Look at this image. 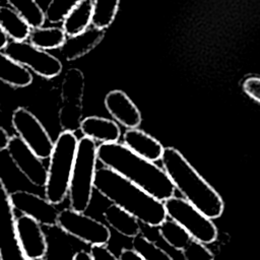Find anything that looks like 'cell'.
Returning a JSON list of instances; mask_svg holds the SVG:
<instances>
[{
  "instance_id": "33",
  "label": "cell",
  "mask_w": 260,
  "mask_h": 260,
  "mask_svg": "<svg viewBox=\"0 0 260 260\" xmlns=\"http://www.w3.org/2000/svg\"><path fill=\"white\" fill-rule=\"evenodd\" d=\"M119 260H144V258L133 249H122L119 255Z\"/></svg>"
},
{
  "instance_id": "5",
  "label": "cell",
  "mask_w": 260,
  "mask_h": 260,
  "mask_svg": "<svg viewBox=\"0 0 260 260\" xmlns=\"http://www.w3.org/2000/svg\"><path fill=\"white\" fill-rule=\"evenodd\" d=\"M98 146L95 141L82 137L78 140L76 155L69 185L70 208L84 212L91 201L96 172Z\"/></svg>"
},
{
  "instance_id": "28",
  "label": "cell",
  "mask_w": 260,
  "mask_h": 260,
  "mask_svg": "<svg viewBox=\"0 0 260 260\" xmlns=\"http://www.w3.org/2000/svg\"><path fill=\"white\" fill-rule=\"evenodd\" d=\"M132 249L144 260H174L165 250L140 234L132 239Z\"/></svg>"
},
{
  "instance_id": "30",
  "label": "cell",
  "mask_w": 260,
  "mask_h": 260,
  "mask_svg": "<svg viewBox=\"0 0 260 260\" xmlns=\"http://www.w3.org/2000/svg\"><path fill=\"white\" fill-rule=\"evenodd\" d=\"M182 254L185 260H214L212 252L206 245L193 239L182 250Z\"/></svg>"
},
{
  "instance_id": "4",
  "label": "cell",
  "mask_w": 260,
  "mask_h": 260,
  "mask_svg": "<svg viewBox=\"0 0 260 260\" xmlns=\"http://www.w3.org/2000/svg\"><path fill=\"white\" fill-rule=\"evenodd\" d=\"M78 140L74 132L63 131L59 134L50 155L45 197L57 205L68 195Z\"/></svg>"
},
{
  "instance_id": "13",
  "label": "cell",
  "mask_w": 260,
  "mask_h": 260,
  "mask_svg": "<svg viewBox=\"0 0 260 260\" xmlns=\"http://www.w3.org/2000/svg\"><path fill=\"white\" fill-rule=\"evenodd\" d=\"M16 234L20 249L26 260H41L48 251V244L41 224L29 216L16 218Z\"/></svg>"
},
{
  "instance_id": "11",
  "label": "cell",
  "mask_w": 260,
  "mask_h": 260,
  "mask_svg": "<svg viewBox=\"0 0 260 260\" xmlns=\"http://www.w3.org/2000/svg\"><path fill=\"white\" fill-rule=\"evenodd\" d=\"M6 150L16 168L32 185L46 186L48 168L18 135L10 136Z\"/></svg>"
},
{
  "instance_id": "10",
  "label": "cell",
  "mask_w": 260,
  "mask_h": 260,
  "mask_svg": "<svg viewBox=\"0 0 260 260\" xmlns=\"http://www.w3.org/2000/svg\"><path fill=\"white\" fill-rule=\"evenodd\" d=\"M15 221L9 193L0 177V260H26L17 240Z\"/></svg>"
},
{
  "instance_id": "18",
  "label": "cell",
  "mask_w": 260,
  "mask_h": 260,
  "mask_svg": "<svg viewBox=\"0 0 260 260\" xmlns=\"http://www.w3.org/2000/svg\"><path fill=\"white\" fill-rule=\"evenodd\" d=\"M103 216L110 228L127 238H135L140 234L139 221L129 212L116 204L109 205Z\"/></svg>"
},
{
  "instance_id": "27",
  "label": "cell",
  "mask_w": 260,
  "mask_h": 260,
  "mask_svg": "<svg viewBox=\"0 0 260 260\" xmlns=\"http://www.w3.org/2000/svg\"><path fill=\"white\" fill-rule=\"evenodd\" d=\"M82 103H62L59 110V122L63 131L74 132L80 129L82 122Z\"/></svg>"
},
{
  "instance_id": "35",
  "label": "cell",
  "mask_w": 260,
  "mask_h": 260,
  "mask_svg": "<svg viewBox=\"0 0 260 260\" xmlns=\"http://www.w3.org/2000/svg\"><path fill=\"white\" fill-rule=\"evenodd\" d=\"M72 260H93L91 255L89 254V252H85L83 250L76 252L73 257Z\"/></svg>"
},
{
  "instance_id": "22",
  "label": "cell",
  "mask_w": 260,
  "mask_h": 260,
  "mask_svg": "<svg viewBox=\"0 0 260 260\" xmlns=\"http://www.w3.org/2000/svg\"><path fill=\"white\" fill-rule=\"evenodd\" d=\"M84 87L83 73L77 68H70L62 80L61 103H82Z\"/></svg>"
},
{
  "instance_id": "15",
  "label": "cell",
  "mask_w": 260,
  "mask_h": 260,
  "mask_svg": "<svg viewBox=\"0 0 260 260\" xmlns=\"http://www.w3.org/2000/svg\"><path fill=\"white\" fill-rule=\"evenodd\" d=\"M104 37L105 29L92 25L78 35L67 37L60 47V53L67 61L75 60L94 49Z\"/></svg>"
},
{
  "instance_id": "25",
  "label": "cell",
  "mask_w": 260,
  "mask_h": 260,
  "mask_svg": "<svg viewBox=\"0 0 260 260\" xmlns=\"http://www.w3.org/2000/svg\"><path fill=\"white\" fill-rule=\"evenodd\" d=\"M120 0H93L91 24L105 29L114 21Z\"/></svg>"
},
{
  "instance_id": "31",
  "label": "cell",
  "mask_w": 260,
  "mask_h": 260,
  "mask_svg": "<svg viewBox=\"0 0 260 260\" xmlns=\"http://www.w3.org/2000/svg\"><path fill=\"white\" fill-rule=\"evenodd\" d=\"M243 88L245 92L260 103V77H249L243 83Z\"/></svg>"
},
{
  "instance_id": "16",
  "label": "cell",
  "mask_w": 260,
  "mask_h": 260,
  "mask_svg": "<svg viewBox=\"0 0 260 260\" xmlns=\"http://www.w3.org/2000/svg\"><path fill=\"white\" fill-rule=\"evenodd\" d=\"M123 142L131 151L153 162L161 158L165 149L157 139L137 128L126 130L123 134Z\"/></svg>"
},
{
  "instance_id": "19",
  "label": "cell",
  "mask_w": 260,
  "mask_h": 260,
  "mask_svg": "<svg viewBox=\"0 0 260 260\" xmlns=\"http://www.w3.org/2000/svg\"><path fill=\"white\" fill-rule=\"evenodd\" d=\"M0 26L12 41L23 42L29 37L31 26L11 7L0 6Z\"/></svg>"
},
{
  "instance_id": "37",
  "label": "cell",
  "mask_w": 260,
  "mask_h": 260,
  "mask_svg": "<svg viewBox=\"0 0 260 260\" xmlns=\"http://www.w3.org/2000/svg\"><path fill=\"white\" fill-rule=\"evenodd\" d=\"M0 6H2V2H1V0H0Z\"/></svg>"
},
{
  "instance_id": "9",
  "label": "cell",
  "mask_w": 260,
  "mask_h": 260,
  "mask_svg": "<svg viewBox=\"0 0 260 260\" xmlns=\"http://www.w3.org/2000/svg\"><path fill=\"white\" fill-rule=\"evenodd\" d=\"M11 123L18 136L40 158L50 157L54 142L43 124L31 112L22 107L15 109Z\"/></svg>"
},
{
  "instance_id": "24",
  "label": "cell",
  "mask_w": 260,
  "mask_h": 260,
  "mask_svg": "<svg viewBox=\"0 0 260 260\" xmlns=\"http://www.w3.org/2000/svg\"><path fill=\"white\" fill-rule=\"evenodd\" d=\"M161 238L174 249L183 250L192 240L188 232L175 220L167 217L158 226Z\"/></svg>"
},
{
  "instance_id": "29",
  "label": "cell",
  "mask_w": 260,
  "mask_h": 260,
  "mask_svg": "<svg viewBox=\"0 0 260 260\" xmlns=\"http://www.w3.org/2000/svg\"><path fill=\"white\" fill-rule=\"evenodd\" d=\"M81 0H51L45 13V18L50 23L63 22L65 17Z\"/></svg>"
},
{
  "instance_id": "8",
  "label": "cell",
  "mask_w": 260,
  "mask_h": 260,
  "mask_svg": "<svg viewBox=\"0 0 260 260\" xmlns=\"http://www.w3.org/2000/svg\"><path fill=\"white\" fill-rule=\"evenodd\" d=\"M57 225L66 234L91 246L107 245L111 239V232L106 224L72 208L60 210Z\"/></svg>"
},
{
  "instance_id": "17",
  "label": "cell",
  "mask_w": 260,
  "mask_h": 260,
  "mask_svg": "<svg viewBox=\"0 0 260 260\" xmlns=\"http://www.w3.org/2000/svg\"><path fill=\"white\" fill-rule=\"evenodd\" d=\"M80 131L84 137L102 143L118 142L121 135V129L116 122L98 116L84 118L80 125Z\"/></svg>"
},
{
  "instance_id": "7",
  "label": "cell",
  "mask_w": 260,
  "mask_h": 260,
  "mask_svg": "<svg viewBox=\"0 0 260 260\" xmlns=\"http://www.w3.org/2000/svg\"><path fill=\"white\" fill-rule=\"evenodd\" d=\"M3 53L15 63L31 69L45 78H53L62 71L61 61L28 42H8Z\"/></svg>"
},
{
  "instance_id": "32",
  "label": "cell",
  "mask_w": 260,
  "mask_h": 260,
  "mask_svg": "<svg viewBox=\"0 0 260 260\" xmlns=\"http://www.w3.org/2000/svg\"><path fill=\"white\" fill-rule=\"evenodd\" d=\"M89 254L93 260H119L106 245L91 246Z\"/></svg>"
},
{
  "instance_id": "14",
  "label": "cell",
  "mask_w": 260,
  "mask_h": 260,
  "mask_svg": "<svg viewBox=\"0 0 260 260\" xmlns=\"http://www.w3.org/2000/svg\"><path fill=\"white\" fill-rule=\"evenodd\" d=\"M104 104L109 114L122 126L133 129L141 124L140 111L124 91L111 90L107 93Z\"/></svg>"
},
{
  "instance_id": "36",
  "label": "cell",
  "mask_w": 260,
  "mask_h": 260,
  "mask_svg": "<svg viewBox=\"0 0 260 260\" xmlns=\"http://www.w3.org/2000/svg\"><path fill=\"white\" fill-rule=\"evenodd\" d=\"M7 44H8L7 35L5 34V31L0 26V50H4V48L7 46Z\"/></svg>"
},
{
  "instance_id": "23",
  "label": "cell",
  "mask_w": 260,
  "mask_h": 260,
  "mask_svg": "<svg viewBox=\"0 0 260 260\" xmlns=\"http://www.w3.org/2000/svg\"><path fill=\"white\" fill-rule=\"evenodd\" d=\"M67 36L62 27H31L29 32V43L42 50H52L60 48Z\"/></svg>"
},
{
  "instance_id": "1",
  "label": "cell",
  "mask_w": 260,
  "mask_h": 260,
  "mask_svg": "<svg viewBox=\"0 0 260 260\" xmlns=\"http://www.w3.org/2000/svg\"><path fill=\"white\" fill-rule=\"evenodd\" d=\"M98 160L162 202L175 194L176 188L164 169L122 143H101Z\"/></svg>"
},
{
  "instance_id": "12",
  "label": "cell",
  "mask_w": 260,
  "mask_h": 260,
  "mask_svg": "<svg viewBox=\"0 0 260 260\" xmlns=\"http://www.w3.org/2000/svg\"><path fill=\"white\" fill-rule=\"evenodd\" d=\"M9 197L13 209L18 210L23 215L31 217L43 225H57L60 210L46 197L43 198L38 194L22 190L10 193Z\"/></svg>"
},
{
  "instance_id": "20",
  "label": "cell",
  "mask_w": 260,
  "mask_h": 260,
  "mask_svg": "<svg viewBox=\"0 0 260 260\" xmlns=\"http://www.w3.org/2000/svg\"><path fill=\"white\" fill-rule=\"evenodd\" d=\"M92 0H81L65 17L62 28L67 37L78 35L88 28L92 19Z\"/></svg>"
},
{
  "instance_id": "6",
  "label": "cell",
  "mask_w": 260,
  "mask_h": 260,
  "mask_svg": "<svg viewBox=\"0 0 260 260\" xmlns=\"http://www.w3.org/2000/svg\"><path fill=\"white\" fill-rule=\"evenodd\" d=\"M164 204L167 216L183 226L193 240L206 245L217 239V229L212 219L183 197L174 195Z\"/></svg>"
},
{
  "instance_id": "3",
  "label": "cell",
  "mask_w": 260,
  "mask_h": 260,
  "mask_svg": "<svg viewBox=\"0 0 260 260\" xmlns=\"http://www.w3.org/2000/svg\"><path fill=\"white\" fill-rule=\"evenodd\" d=\"M160 160L162 169L184 199L211 219L222 214L224 202L219 193L178 149L165 147Z\"/></svg>"
},
{
  "instance_id": "2",
  "label": "cell",
  "mask_w": 260,
  "mask_h": 260,
  "mask_svg": "<svg viewBox=\"0 0 260 260\" xmlns=\"http://www.w3.org/2000/svg\"><path fill=\"white\" fill-rule=\"evenodd\" d=\"M93 188L146 225L158 226L168 217L162 201L107 167L96 169Z\"/></svg>"
},
{
  "instance_id": "26",
  "label": "cell",
  "mask_w": 260,
  "mask_h": 260,
  "mask_svg": "<svg viewBox=\"0 0 260 260\" xmlns=\"http://www.w3.org/2000/svg\"><path fill=\"white\" fill-rule=\"evenodd\" d=\"M12 9L21 15L31 27H41L45 22V13L36 0H5Z\"/></svg>"
},
{
  "instance_id": "21",
  "label": "cell",
  "mask_w": 260,
  "mask_h": 260,
  "mask_svg": "<svg viewBox=\"0 0 260 260\" xmlns=\"http://www.w3.org/2000/svg\"><path fill=\"white\" fill-rule=\"evenodd\" d=\"M0 80L13 87H25L32 82L31 73L0 52Z\"/></svg>"
},
{
  "instance_id": "34",
  "label": "cell",
  "mask_w": 260,
  "mask_h": 260,
  "mask_svg": "<svg viewBox=\"0 0 260 260\" xmlns=\"http://www.w3.org/2000/svg\"><path fill=\"white\" fill-rule=\"evenodd\" d=\"M9 138H10V136L8 135L7 131L0 126V150L6 149Z\"/></svg>"
}]
</instances>
